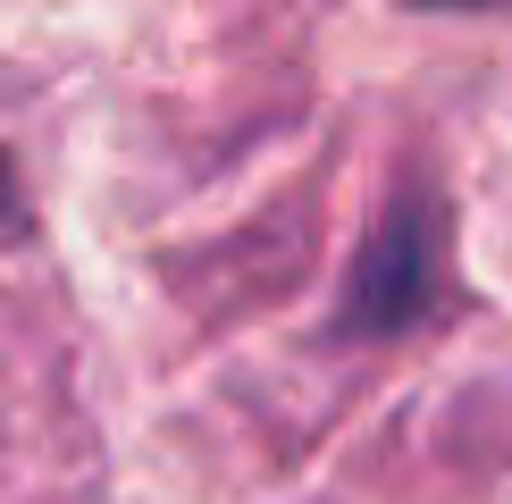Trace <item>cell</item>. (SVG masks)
<instances>
[{
    "mask_svg": "<svg viewBox=\"0 0 512 504\" xmlns=\"http://www.w3.org/2000/svg\"><path fill=\"white\" fill-rule=\"evenodd\" d=\"M0 219H9V160H0Z\"/></svg>",
    "mask_w": 512,
    "mask_h": 504,
    "instance_id": "cell-2",
    "label": "cell"
},
{
    "mask_svg": "<svg viewBox=\"0 0 512 504\" xmlns=\"http://www.w3.org/2000/svg\"><path fill=\"white\" fill-rule=\"evenodd\" d=\"M429 261H437V219L420 202H395L387 227L361 244V269H353V303L345 320L353 328H403L420 303H429Z\"/></svg>",
    "mask_w": 512,
    "mask_h": 504,
    "instance_id": "cell-1",
    "label": "cell"
}]
</instances>
